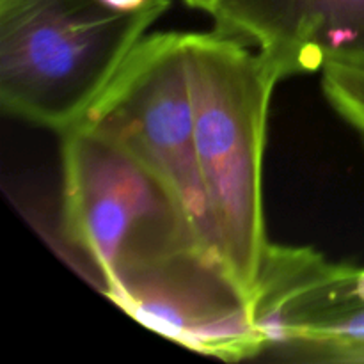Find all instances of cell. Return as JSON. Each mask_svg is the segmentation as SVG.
<instances>
[{
	"mask_svg": "<svg viewBox=\"0 0 364 364\" xmlns=\"http://www.w3.org/2000/svg\"><path fill=\"white\" fill-rule=\"evenodd\" d=\"M196 148L220 258L251 299L270 240L263 155L279 84L252 46L220 32H185Z\"/></svg>",
	"mask_w": 364,
	"mask_h": 364,
	"instance_id": "1",
	"label": "cell"
},
{
	"mask_svg": "<svg viewBox=\"0 0 364 364\" xmlns=\"http://www.w3.org/2000/svg\"><path fill=\"white\" fill-rule=\"evenodd\" d=\"M173 0H0V105L64 132L84 117Z\"/></svg>",
	"mask_w": 364,
	"mask_h": 364,
	"instance_id": "2",
	"label": "cell"
},
{
	"mask_svg": "<svg viewBox=\"0 0 364 364\" xmlns=\"http://www.w3.org/2000/svg\"><path fill=\"white\" fill-rule=\"evenodd\" d=\"M60 137L64 237L103 295L169 256L205 251L180 201L130 149L85 124Z\"/></svg>",
	"mask_w": 364,
	"mask_h": 364,
	"instance_id": "3",
	"label": "cell"
},
{
	"mask_svg": "<svg viewBox=\"0 0 364 364\" xmlns=\"http://www.w3.org/2000/svg\"><path fill=\"white\" fill-rule=\"evenodd\" d=\"M77 124L144 162L180 201L199 244L223 262L196 148L185 32L146 36Z\"/></svg>",
	"mask_w": 364,
	"mask_h": 364,
	"instance_id": "4",
	"label": "cell"
},
{
	"mask_svg": "<svg viewBox=\"0 0 364 364\" xmlns=\"http://www.w3.org/2000/svg\"><path fill=\"white\" fill-rule=\"evenodd\" d=\"M358 267L311 247L270 242L251 294L259 359L364 364V302Z\"/></svg>",
	"mask_w": 364,
	"mask_h": 364,
	"instance_id": "5",
	"label": "cell"
},
{
	"mask_svg": "<svg viewBox=\"0 0 364 364\" xmlns=\"http://www.w3.org/2000/svg\"><path fill=\"white\" fill-rule=\"evenodd\" d=\"M107 297L153 333L220 361L259 359L251 299L215 256L188 249L121 279Z\"/></svg>",
	"mask_w": 364,
	"mask_h": 364,
	"instance_id": "6",
	"label": "cell"
},
{
	"mask_svg": "<svg viewBox=\"0 0 364 364\" xmlns=\"http://www.w3.org/2000/svg\"><path fill=\"white\" fill-rule=\"evenodd\" d=\"M213 31L252 46L277 80L364 60V0H223Z\"/></svg>",
	"mask_w": 364,
	"mask_h": 364,
	"instance_id": "7",
	"label": "cell"
},
{
	"mask_svg": "<svg viewBox=\"0 0 364 364\" xmlns=\"http://www.w3.org/2000/svg\"><path fill=\"white\" fill-rule=\"evenodd\" d=\"M320 73L334 112L364 137V60H331Z\"/></svg>",
	"mask_w": 364,
	"mask_h": 364,
	"instance_id": "8",
	"label": "cell"
},
{
	"mask_svg": "<svg viewBox=\"0 0 364 364\" xmlns=\"http://www.w3.org/2000/svg\"><path fill=\"white\" fill-rule=\"evenodd\" d=\"M183 4H187L191 9H198V11H203V13L210 14L212 16L213 13H215V9L219 7V4L223 2V0H181Z\"/></svg>",
	"mask_w": 364,
	"mask_h": 364,
	"instance_id": "9",
	"label": "cell"
},
{
	"mask_svg": "<svg viewBox=\"0 0 364 364\" xmlns=\"http://www.w3.org/2000/svg\"><path fill=\"white\" fill-rule=\"evenodd\" d=\"M355 291H358L359 299L364 302V269H358V276H355Z\"/></svg>",
	"mask_w": 364,
	"mask_h": 364,
	"instance_id": "10",
	"label": "cell"
}]
</instances>
